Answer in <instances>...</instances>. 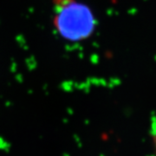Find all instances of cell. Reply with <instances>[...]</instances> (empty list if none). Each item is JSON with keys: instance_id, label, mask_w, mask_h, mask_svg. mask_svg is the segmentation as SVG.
Masks as SVG:
<instances>
[{"instance_id": "obj_2", "label": "cell", "mask_w": 156, "mask_h": 156, "mask_svg": "<svg viewBox=\"0 0 156 156\" xmlns=\"http://www.w3.org/2000/svg\"><path fill=\"white\" fill-rule=\"evenodd\" d=\"M153 144H154V153L156 155V130L154 132V134L153 135Z\"/></svg>"}, {"instance_id": "obj_1", "label": "cell", "mask_w": 156, "mask_h": 156, "mask_svg": "<svg viewBox=\"0 0 156 156\" xmlns=\"http://www.w3.org/2000/svg\"><path fill=\"white\" fill-rule=\"evenodd\" d=\"M55 7L53 26L61 37L69 42H81L93 35L96 19L89 5L77 0H68Z\"/></svg>"}]
</instances>
